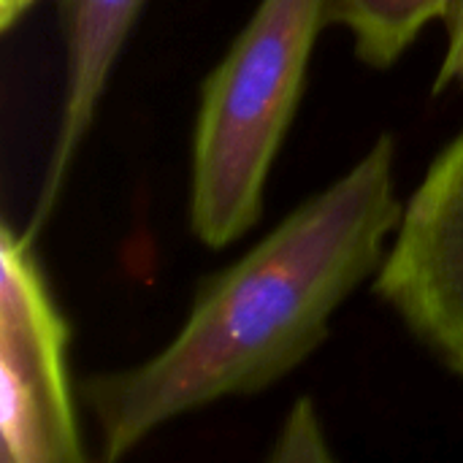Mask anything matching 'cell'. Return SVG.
Instances as JSON below:
<instances>
[{"label": "cell", "mask_w": 463, "mask_h": 463, "mask_svg": "<svg viewBox=\"0 0 463 463\" xmlns=\"http://www.w3.org/2000/svg\"><path fill=\"white\" fill-rule=\"evenodd\" d=\"M393 168L396 141L383 133L347 174L203 279L160 353L81 380L100 461H119L160 426L222 399L255 396L298 369L388 255L404 214Z\"/></svg>", "instance_id": "obj_1"}, {"label": "cell", "mask_w": 463, "mask_h": 463, "mask_svg": "<svg viewBox=\"0 0 463 463\" xmlns=\"http://www.w3.org/2000/svg\"><path fill=\"white\" fill-rule=\"evenodd\" d=\"M326 0H260L201 87L190 157V231L209 250L247 236L298 111Z\"/></svg>", "instance_id": "obj_2"}, {"label": "cell", "mask_w": 463, "mask_h": 463, "mask_svg": "<svg viewBox=\"0 0 463 463\" xmlns=\"http://www.w3.org/2000/svg\"><path fill=\"white\" fill-rule=\"evenodd\" d=\"M71 326L46 285L33 239L0 231V458L81 463L84 437L68 372Z\"/></svg>", "instance_id": "obj_3"}, {"label": "cell", "mask_w": 463, "mask_h": 463, "mask_svg": "<svg viewBox=\"0 0 463 463\" xmlns=\"http://www.w3.org/2000/svg\"><path fill=\"white\" fill-rule=\"evenodd\" d=\"M374 296L463 380V130L404 203Z\"/></svg>", "instance_id": "obj_4"}, {"label": "cell", "mask_w": 463, "mask_h": 463, "mask_svg": "<svg viewBox=\"0 0 463 463\" xmlns=\"http://www.w3.org/2000/svg\"><path fill=\"white\" fill-rule=\"evenodd\" d=\"M144 3L146 0H57L65 43V87L41 190L24 228L33 241L46 228L65 190L73 160L90 136L111 71L136 27Z\"/></svg>", "instance_id": "obj_5"}, {"label": "cell", "mask_w": 463, "mask_h": 463, "mask_svg": "<svg viewBox=\"0 0 463 463\" xmlns=\"http://www.w3.org/2000/svg\"><path fill=\"white\" fill-rule=\"evenodd\" d=\"M450 0H326L331 27L353 35L355 57L385 71L396 65L423 27L442 19Z\"/></svg>", "instance_id": "obj_6"}, {"label": "cell", "mask_w": 463, "mask_h": 463, "mask_svg": "<svg viewBox=\"0 0 463 463\" xmlns=\"http://www.w3.org/2000/svg\"><path fill=\"white\" fill-rule=\"evenodd\" d=\"M331 458L334 453L328 448L317 407L309 396H301L285 415L271 442L269 461H331Z\"/></svg>", "instance_id": "obj_7"}, {"label": "cell", "mask_w": 463, "mask_h": 463, "mask_svg": "<svg viewBox=\"0 0 463 463\" xmlns=\"http://www.w3.org/2000/svg\"><path fill=\"white\" fill-rule=\"evenodd\" d=\"M442 22L448 30V49L434 79V95H442L450 87H458L463 92V0H450Z\"/></svg>", "instance_id": "obj_8"}]
</instances>
